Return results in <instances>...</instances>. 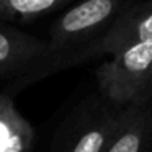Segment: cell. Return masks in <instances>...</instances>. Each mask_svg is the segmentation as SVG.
I'll list each match as a JSON object with an SVG mask.
<instances>
[{
	"instance_id": "cell-7",
	"label": "cell",
	"mask_w": 152,
	"mask_h": 152,
	"mask_svg": "<svg viewBox=\"0 0 152 152\" xmlns=\"http://www.w3.org/2000/svg\"><path fill=\"white\" fill-rule=\"evenodd\" d=\"M34 131L13 100L0 93V152H31Z\"/></svg>"
},
{
	"instance_id": "cell-6",
	"label": "cell",
	"mask_w": 152,
	"mask_h": 152,
	"mask_svg": "<svg viewBox=\"0 0 152 152\" xmlns=\"http://www.w3.org/2000/svg\"><path fill=\"white\" fill-rule=\"evenodd\" d=\"M103 152H152V105L128 106Z\"/></svg>"
},
{
	"instance_id": "cell-4",
	"label": "cell",
	"mask_w": 152,
	"mask_h": 152,
	"mask_svg": "<svg viewBox=\"0 0 152 152\" xmlns=\"http://www.w3.org/2000/svg\"><path fill=\"white\" fill-rule=\"evenodd\" d=\"M132 2L128 0H82L64 12L51 26L49 56H62L98 39Z\"/></svg>"
},
{
	"instance_id": "cell-2",
	"label": "cell",
	"mask_w": 152,
	"mask_h": 152,
	"mask_svg": "<svg viewBox=\"0 0 152 152\" xmlns=\"http://www.w3.org/2000/svg\"><path fill=\"white\" fill-rule=\"evenodd\" d=\"M145 41H152V0L129 4L98 39L79 51L44 59L38 66L34 75L36 79H43L56 70L67 69L106 54L111 56L123 48Z\"/></svg>"
},
{
	"instance_id": "cell-5",
	"label": "cell",
	"mask_w": 152,
	"mask_h": 152,
	"mask_svg": "<svg viewBox=\"0 0 152 152\" xmlns=\"http://www.w3.org/2000/svg\"><path fill=\"white\" fill-rule=\"evenodd\" d=\"M48 56V41L18 30L0 28V75L26 74Z\"/></svg>"
},
{
	"instance_id": "cell-1",
	"label": "cell",
	"mask_w": 152,
	"mask_h": 152,
	"mask_svg": "<svg viewBox=\"0 0 152 152\" xmlns=\"http://www.w3.org/2000/svg\"><path fill=\"white\" fill-rule=\"evenodd\" d=\"M98 92L121 108L152 103V41L131 44L111 54L96 69Z\"/></svg>"
},
{
	"instance_id": "cell-3",
	"label": "cell",
	"mask_w": 152,
	"mask_h": 152,
	"mask_svg": "<svg viewBox=\"0 0 152 152\" xmlns=\"http://www.w3.org/2000/svg\"><path fill=\"white\" fill-rule=\"evenodd\" d=\"M123 111L100 93L85 98L56 131L51 152H103L119 128Z\"/></svg>"
},
{
	"instance_id": "cell-8",
	"label": "cell",
	"mask_w": 152,
	"mask_h": 152,
	"mask_svg": "<svg viewBox=\"0 0 152 152\" xmlns=\"http://www.w3.org/2000/svg\"><path fill=\"white\" fill-rule=\"evenodd\" d=\"M70 0H0V18L31 21L61 8Z\"/></svg>"
}]
</instances>
